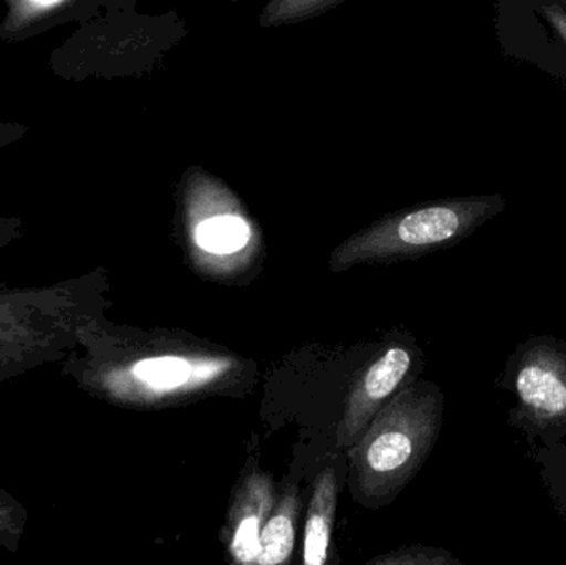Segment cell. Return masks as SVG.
Returning a JSON list of instances; mask_svg holds the SVG:
<instances>
[{"mask_svg": "<svg viewBox=\"0 0 566 565\" xmlns=\"http://www.w3.org/2000/svg\"><path fill=\"white\" fill-rule=\"evenodd\" d=\"M412 443L408 435L389 431L373 441L368 450L369 467L379 473L398 470L411 458Z\"/></svg>", "mask_w": 566, "mask_h": 565, "instance_id": "obj_7", "label": "cell"}, {"mask_svg": "<svg viewBox=\"0 0 566 565\" xmlns=\"http://www.w3.org/2000/svg\"><path fill=\"white\" fill-rule=\"evenodd\" d=\"M518 398L534 417L566 418V357L548 345H537L522 357L515 378Z\"/></svg>", "mask_w": 566, "mask_h": 565, "instance_id": "obj_2", "label": "cell"}, {"mask_svg": "<svg viewBox=\"0 0 566 565\" xmlns=\"http://www.w3.org/2000/svg\"><path fill=\"white\" fill-rule=\"evenodd\" d=\"M98 311L95 274L42 287H10L0 282V347L69 344L82 335Z\"/></svg>", "mask_w": 566, "mask_h": 565, "instance_id": "obj_1", "label": "cell"}, {"mask_svg": "<svg viewBox=\"0 0 566 565\" xmlns=\"http://www.w3.org/2000/svg\"><path fill=\"white\" fill-rule=\"evenodd\" d=\"M249 226L238 216H219L208 219L196 231V241L202 249L216 254L235 252L248 244Z\"/></svg>", "mask_w": 566, "mask_h": 565, "instance_id": "obj_4", "label": "cell"}, {"mask_svg": "<svg viewBox=\"0 0 566 565\" xmlns=\"http://www.w3.org/2000/svg\"><path fill=\"white\" fill-rule=\"evenodd\" d=\"M29 132V126L23 125V123L0 119V151L7 146L15 145L17 142L25 138Z\"/></svg>", "mask_w": 566, "mask_h": 565, "instance_id": "obj_13", "label": "cell"}, {"mask_svg": "<svg viewBox=\"0 0 566 565\" xmlns=\"http://www.w3.org/2000/svg\"><path fill=\"white\" fill-rule=\"evenodd\" d=\"M329 527L322 516L310 517L305 533V565H323L328 553Z\"/></svg>", "mask_w": 566, "mask_h": 565, "instance_id": "obj_9", "label": "cell"}, {"mask_svg": "<svg viewBox=\"0 0 566 565\" xmlns=\"http://www.w3.org/2000/svg\"><path fill=\"white\" fill-rule=\"evenodd\" d=\"M261 551V523L258 517L249 516L242 521L232 543V553L241 563L258 559Z\"/></svg>", "mask_w": 566, "mask_h": 565, "instance_id": "obj_10", "label": "cell"}, {"mask_svg": "<svg viewBox=\"0 0 566 565\" xmlns=\"http://www.w3.org/2000/svg\"><path fill=\"white\" fill-rule=\"evenodd\" d=\"M92 9L93 3L86 0H7L0 42H25L56 27L83 22Z\"/></svg>", "mask_w": 566, "mask_h": 565, "instance_id": "obj_3", "label": "cell"}, {"mask_svg": "<svg viewBox=\"0 0 566 565\" xmlns=\"http://www.w3.org/2000/svg\"><path fill=\"white\" fill-rule=\"evenodd\" d=\"M542 15L547 20L548 25L554 29L566 50V7L562 3H544Z\"/></svg>", "mask_w": 566, "mask_h": 565, "instance_id": "obj_11", "label": "cell"}, {"mask_svg": "<svg viewBox=\"0 0 566 565\" xmlns=\"http://www.w3.org/2000/svg\"><path fill=\"white\" fill-rule=\"evenodd\" d=\"M143 384L159 390L179 387L191 377V365L178 357L145 358L133 367Z\"/></svg>", "mask_w": 566, "mask_h": 565, "instance_id": "obj_6", "label": "cell"}, {"mask_svg": "<svg viewBox=\"0 0 566 565\" xmlns=\"http://www.w3.org/2000/svg\"><path fill=\"white\" fill-rule=\"evenodd\" d=\"M411 358L402 348H392L381 360L376 362L366 375V394L373 400L388 397L409 370Z\"/></svg>", "mask_w": 566, "mask_h": 565, "instance_id": "obj_5", "label": "cell"}, {"mask_svg": "<svg viewBox=\"0 0 566 565\" xmlns=\"http://www.w3.org/2000/svg\"><path fill=\"white\" fill-rule=\"evenodd\" d=\"M23 234V221L20 218L0 216V251L12 242L19 241Z\"/></svg>", "mask_w": 566, "mask_h": 565, "instance_id": "obj_12", "label": "cell"}, {"mask_svg": "<svg viewBox=\"0 0 566 565\" xmlns=\"http://www.w3.org/2000/svg\"><path fill=\"white\" fill-rule=\"evenodd\" d=\"M292 521L286 516H275L269 521L261 533V551L258 561L261 565H279L290 556L293 550Z\"/></svg>", "mask_w": 566, "mask_h": 565, "instance_id": "obj_8", "label": "cell"}]
</instances>
